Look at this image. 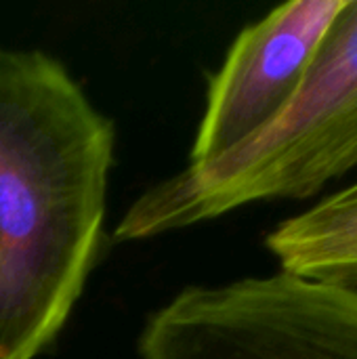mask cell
Returning <instances> with one entry per match:
<instances>
[{
	"mask_svg": "<svg viewBox=\"0 0 357 359\" xmlns=\"http://www.w3.org/2000/svg\"><path fill=\"white\" fill-rule=\"evenodd\" d=\"M116 133L65 65L0 46V359H36L103 244Z\"/></svg>",
	"mask_w": 357,
	"mask_h": 359,
	"instance_id": "obj_1",
	"label": "cell"
},
{
	"mask_svg": "<svg viewBox=\"0 0 357 359\" xmlns=\"http://www.w3.org/2000/svg\"><path fill=\"white\" fill-rule=\"evenodd\" d=\"M357 166V0H345L288 107L225 156L145 189L114 231L141 242L267 200H305Z\"/></svg>",
	"mask_w": 357,
	"mask_h": 359,
	"instance_id": "obj_2",
	"label": "cell"
},
{
	"mask_svg": "<svg viewBox=\"0 0 357 359\" xmlns=\"http://www.w3.org/2000/svg\"><path fill=\"white\" fill-rule=\"evenodd\" d=\"M141 359H357V290L278 271L181 290L139 337Z\"/></svg>",
	"mask_w": 357,
	"mask_h": 359,
	"instance_id": "obj_3",
	"label": "cell"
},
{
	"mask_svg": "<svg viewBox=\"0 0 357 359\" xmlns=\"http://www.w3.org/2000/svg\"><path fill=\"white\" fill-rule=\"evenodd\" d=\"M345 0H292L244 27L208 82L189 162H213L271 124L295 99Z\"/></svg>",
	"mask_w": 357,
	"mask_h": 359,
	"instance_id": "obj_4",
	"label": "cell"
},
{
	"mask_svg": "<svg viewBox=\"0 0 357 359\" xmlns=\"http://www.w3.org/2000/svg\"><path fill=\"white\" fill-rule=\"evenodd\" d=\"M267 248L282 271L357 290V181L280 223Z\"/></svg>",
	"mask_w": 357,
	"mask_h": 359,
	"instance_id": "obj_5",
	"label": "cell"
},
{
	"mask_svg": "<svg viewBox=\"0 0 357 359\" xmlns=\"http://www.w3.org/2000/svg\"><path fill=\"white\" fill-rule=\"evenodd\" d=\"M0 280H2V276H0Z\"/></svg>",
	"mask_w": 357,
	"mask_h": 359,
	"instance_id": "obj_6",
	"label": "cell"
}]
</instances>
